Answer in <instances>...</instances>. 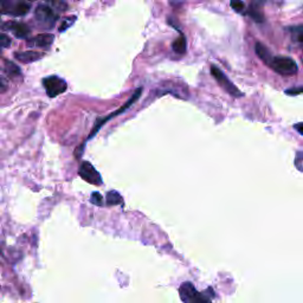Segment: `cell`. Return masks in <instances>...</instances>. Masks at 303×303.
<instances>
[{"instance_id":"6da1fadb","label":"cell","mask_w":303,"mask_h":303,"mask_svg":"<svg viewBox=\"0 0 303 303\" xmlns=\"http://www.w3.org/2000/svg\"><path fill=\"white\" fill-rule=\"evenodd\" d=\"M179 295L183 303H212V299L214 298L212 288H208L204 293H199L191 282L181 284L179 288Z\"/></svg>"},{"instance_id":"7a4b0ae2","label":"cell","mask_w":303,"mask_h":303,"mask_svg":"<svg viewBox=\"0 0 303 303\" xmlns=\"http://www.w3.org/2000/svg\"><path fill=\"white\" fill-rule=\"evenodd\" d=\"M272 70H275L281 75H295L299 70V66L296 62L290 57L286 56H272L270 63L268 64Z\"/></svg>"},{"instance_id":"3957f363","label":"cell","mask_w":303,"mask_h":303,"mask_svg":"<svg viewBox=\"0 0 303 303\" xmlns=\"http://www.w3.org/2000/svg\"><path fill=\"white\" fill-rule=\"evenodd\" d=\"M211 75L213 76L214 80L219 84V87L223 88L224 92H226L229 95H231L232 98H242V96H243V93L230 81V78L227 77L218 66L211 65Z\"/></svg>"},{"instance_id":"277c9868","label":"cell","mask_w":303,"mask_h":303,"mask_svg":"<svg viewBox=\"0 0 303 303\" xmlns=\"http://www.w3.org/2000/svg\"><path fill=\"white\" fill-rule=\"evenodd\" d=\"M35 16L39 25L43 26L44 29H52L58 20V14L49 5H38L35 11Z\"/></svg>"},{"instance_id":"5b68a950","label":"cell","mask_w":303,"mask_h":303,"mask_svg":"<svg viewBox=\"0 0 303 303\" xmlns=\"http://www.w3.org/2000/svg\"><path fill=\"white\" fill-rule=\"evenodd\" d=\"M141 93H142V88H138V89H136V92H135L134 94H133L132 98H130V99L128 100V101H127V102L125 103V105H122V107H121V108L119 109V110L114 111V113H111L110 115H108L107 117H103V119L98 120V122H96V125L94 126V128H93V130H92V133H90L89 140H90V139H93V138H94V135L98 134L99 130L101 129V127H102L103 125H105V123H107L108 121H110L111 119H113V117L117 116V115L125 113L127 109H128V108L130 107V105L133 104V103H135V102H136V100L140 98Z\"/></svg>"},{"instance_id":"8992f818","label":"cell","mask_w":303,"mask_h":303,"mask_svg":"<svg viewBox=\"0 0 303 303\" xmlns=\"http://www.w3.org/2000/svg\"><path fill=\"white\" fill-rule=\"evenodd\" d=\"M43 86L49 98H56V96L60 95V94L66 92V89H68L66 82L63 78L58 77V76L45 77L43 80Z\"/></svg>"},{"instance_id":"52a82bcc","label":"cell","mask_w":303,"mask_h":303,"mask_svg":"<svg viewBox=\"0 0 303 303\" xmlns=\"http://www.w3.org/2000/svg\"><path fill=\"white\" fill-rule=\"evenodd\" d=\"M0 4H1V11L8 16H25L27 12L31 10V5L29 2L23 1V0H19V1H8V0L4 1V0H1Z\"/></svg>"},{"instance_id":"ba28073f","label":"cell","mask_w":303,"mask_h":303,"mask_svg":"<svg viewBox=\"0 0 303 303\" xmlns=\"http://www.w3.org/2000/svg\"><path fill=\"white\" fill-rule=\"evenodd\" d=\"M78 174H80V177L83 179V180H86L87 183H89L92 185L101 186L103 183L101 174L96 171V168L94 167L92 163L88 161L82 162L81 167L80 169H78Z\"/></svg>"},{"instance_id":"9c48e42d","label":"cell","mask_w":303,"mask_h":303,"mask_svg":"<svg viewBox=\"0 0 303 303\" xmlns=\"http://www.w3.org/2000/svg\"><path fill=\"white\" fill-rule=\"evenodd\" d=\"M5 30L13 32V35L17 38H26L30 35V27L23 23L17 22H7L4 25Z\"/></svg>"},{"instance_id":"30bf717a","label":"cell","mask_w":303,"mask_h":303,"mask_svg":"<svg viewBox=\"0 0 303 303\" xmlns=\"http://www.w3.org/2000/svg\"><path fill=\"white\" fill-rule=\"evenodd\" d=\"M54 37L49 33H44V35H38L31 39H27V45L29 47L36 48H49L53 43Z\"/></svg>"},{"instance_id":"8fae6325","label":"cell","mask_w":303,"mask_h":303,"mask_svg":"<svg viewBox=\"0 0 303 303\" xmlns=\"http://www.w3.org/2000/svg\"><path fill=\"white\" fill-rule=\"evenodd\" d=\"M44 54L37 51H19L14 53V58L23 63H32L36 60L43 58Z\"/></svg>"},{"instance_id":"7c38bea8","label":"cell","mask_w":303,"mask_h":303,"mask_svg":"<svg viewBox=\"0 0 303 303\" xmlns=\"http://www.w3.org/2000/svg\"><path fill=\"white\" fill-rule=\"evenodd\" d=\"M247 12H248V14H249V16L254 20V22H257V23L264 22V16H263L262 5H260L258 1L251 2V5L249 6V8H248Z\"/></svg>"},{"instance_id":"4fadbf2b","label":"cell","mask_w":303,"mask_h":303,"mask_svg":"<svg viewBox=\"0 0 303 303\" xmlns=\"http://www.w3.org/2000/svg\"><path fill=\"white\" fill-rule=\"evenodd\" d=\"M254 51H256L257 56H258L266 65L270 63V60L272 58V54L270 52V50H269L265 45H263L262 43H259V42H257L256 45H254Z\"/></svg>"},{"instance_id":"5bb4252c","label":"cell","mask_w":303,"mask_h":303,"mask_svg":"<svg viewBox=\"0 0 303 303\" xmlns=\"http://www.w3.org/2000/svg\"><path fill=\"white\" fill-rule=\"evenodd\" d=\"M172 49H173L175 53H179V54H183L186 52V49H187L186 38H185L183 35L179 36V37L174 41V43L172 44Z\"/></svg>"},{"instance_id":"9a60e30c","label":"cell","mask_w":303,"mask_h":303,"mask_svg":"<svg viewBox=\"0 0 303 303\" xmlns=\"http://www.w3.org/2000/svg\"><path fill=\"white\" fill-rule=\"evenodd\" d=\"M105 202H107V205L109 206L122 205L123 199L122 197L120 196V193L116 192V191H109L107 193V197H105Z\"/></svg>"},{"instance_id":"2e32d148","label":"cell","mask_w":303,"mask_h":303,"mask_svg":"<svg viewBox=\"0 0 303 303\" xmlns=\"http://www.w3.org/2000/svg\"><path fill=\"white\" fill-rule=\"evenodd\" d=\"M5 71L7 72L11 77H16V76H19L22 74L19 66L14 64L13 62H10V60H5Z\"/></svg>"},{"instance_id":"e0dca14e","label":"cell","mask_w":303,"mask_h":303,"mask_svg":"<svg viewBox=\"0 0 303 303\" xmlns=\"http://www.w3.org/2000/svg\"><path fill=\"white\" fill-rule=\"evenodd\" d=\"M292 37H293V41L295 42V43H298L300 45L302 44V42H303V26L302 25L292 27Z\"/></svg>"},{"instance_id":"ac0fdd59","label":"cell","mask_w":303,"mask_h":303,"mask_svg":"<svg viewBox=\"0 0 303 303\" xmlns=\"http://www.w3.org/2000/svg\"><path fill=\"white\" fill-rule=\"evenodd\" d=\"M230 5H231L232 10L237 12V13H243L245 11V4L243 0H231Z\"/></svg>"},{"instance_id":"d6986e66","label":"cell","mask_w":303,"mask_h":303,"mask_svg":"<svg viewBox=\"0 0 303 303\" xmlns=\"http://www.w3.org/2000/svg\"><path fill=\"white\" fill-rule=\"evenodd\" d=\"M75 20H76L75 16L74 17H69V18H66V19L63 20L62 25L59 26V32H63V31H65V30H68L69 27H70L72 24H74Z\"/></svg>"},{"instance_id":"ffe728a7","label":"cell","mask_w":303,"mask_h":303,"mask_svg":"<svg viewBox=\"0 0 303 303\" xmlns=\"http://www.w3.org/2000/svg\"><path fill=\"white\" fill-rule=\"evenodd\" d=\"M90 202L96 206H102L103 205V198L99 192H94L92 197H90Z\"/></svg>"},{"instance_id":"44dd1931","label":"cell","mask_w":303,"mask_h":303,"mask_svg":"<svg viewBox=\"0 0 303 303\" xmlns=\"http://www.w3.org/2000/svg\"><path fill=\"white\" fill-rule=\"evenodd\" d=\"M11 45V39L5 35V33H0V47L8 48Z\"/></svg>"},{"instance_id":"7402d4cb","label":"cell","mask_w":303,"mask_h":303,"mask_svg":"<svg viewBox=\"0 0 303 303\" xmlns=\"http://www.w3.org/2000/svg\"><path fill=\"white\" fill-rule=\"evenodd\" d=\"M303 87H298V88H290V89L286 90V94L289 96H298L300 94H302Z\"/></svg>"},{"instance_id":"603a6c76","label":"cell","mask_w":303,"mask_h":303,"mask_svg":"<svg viewBox=\"0 0 303 303\" xmlns=\"http://www.w3.org/2000/svg\"><path fill=\"white\" fill-rule=\"evenodd\" d=\"M302 161H303V153L301 151H299L295 157V165L300 172H302Z\"/></svg>"},{"instance_id":"cb8c5ba5","label":"cell","mask_w":303,"mask_h":303,"mask_svg":"<svg viewBox=\"0 0 303 303\" xmlns=\"http://www.w3.org/2000/svg\"><path fill=\"white\" fill-rule=\"evenodd\" d=\"M7 88H8L7 80H6L4 76L0 75V94L6 92V90H7Z\"/></svg>"},{"instance_id":"d4e9b609","label":"cell","mask_w":303,"mask_h":303,"mask_svg":"<svg viewBox=\"0 0 303 303\" xmlns=\"http://www.w3.org/2000/svg\"><path fill=\"white\" fill-rule=\"evenodd\" d=\"M294 128H295L296 130H298L299 132V134L300 135H303V130H302V123L300 122V123H298V125H295L294 126Z\"/></svg>"},{"instance_id":"484cf974","label":"cell","mask_w":303,"mask_h":303,"mask_svg":"<svg viewBox=\"0 0 303 303\" xmlns=\"http://www.w3.org/2000/svg\"><path fill=\"white\" fill-rule=\"evenodd\" d=\"M0 51H1V47H0Z\"/></svg>"},{"instance_id":"4316f807","label":"cell","mask_w":303,"mask_h":303,"mask_svg":"<svg viewBox=\"0 0 303 303\" xmlns=\"http://www.w3.org/2000/svg\"><path fill=\"white\" fill-rule=\"evenodd\" d=\"M23 1H24V0H23Z\"/></svg>"}]
</instances>
